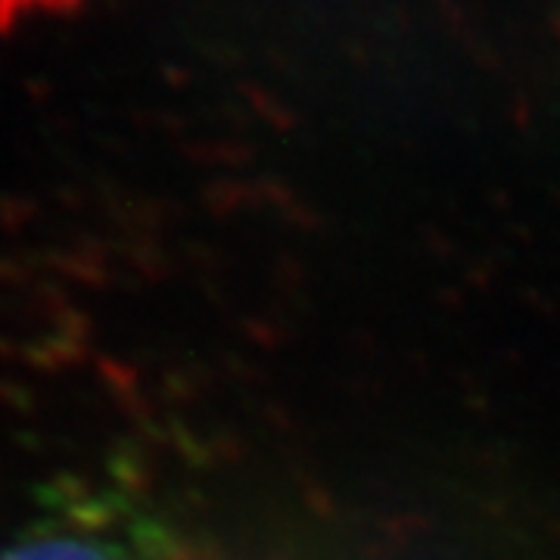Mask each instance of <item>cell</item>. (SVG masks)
Listing matches in <instances>:
<instances>
[{
  "instance_id": "cell-1",
  "label": "cell",
  "mask_w": 560,
  "mask_h": 560,
  "mask_svg": "<svg viewBox=\"0 0 560 560\" xmlns=\"http://www.w3.org/2000/svg\"><path fill=\"white\" fill-rule=\"evenodd\" d=\"M0 560H187V548L135 482L103 474L44 486Z\"/></svg>"
}]
</instances>
